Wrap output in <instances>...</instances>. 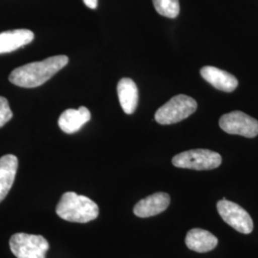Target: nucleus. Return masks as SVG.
I'll return each instance as SVG.
<instances>
[{"label":"nucleus","mask_w":258,"mask_h":258,"mask_svg":"<svg viewBox=\"0 0 258 258\" xmlns=\"http://www.w3.org/2000/svg\"><path fill=\"white\" fill-rule=\"evenodd\" d=\"M68 61V56L59 55L47 57L42 61H35L22 65L16 68L10 74L9 81L19 87H38L60 71L67 65Z\"/></svg>","instance_id":"1"},{"label":"nucleus","mask_w":258,"mask_h":258,"mask_svg":"<svg viewBox=\"0 0 258 258\" xmlns=\"http://www.w3.org/2000/svg\"><path fill=\"white\" fill-rule=\"evenodd\" d=\"M55 212L65 221L88 223L99 216L100 211L90 198L69 191L62 194Z\"/></svg>","instance_id":"2"},{"label":"nucleus","mask_w":258,"mask_h":258,"mask_svg":"<svg viewBox=\"0 0 258 258\" xmlns=\"http://www.w3.org/2000/svg\"><path fill=\"white\" fill-rule=\"evenodd\" d=\"M197 109L196 101L186 95H177L161 106L155 113L158 123L166 125L186 119Z\"/></svg>","instance_id":"3"},{"label":"nucleus","mask_w":258,"mask_h":258,"mask_svg":"<svg viewBox=\"0 0 258 258\" xmlns=\"http://www.w3.org/2000/svg\"><path fill=\"white\" fill-rule=\"evenodd\" d=\"M219 153L209 149H191L177 154L172 159L173 166L194 170H211L221 165Z\"/></svg>","instance_id":"4"},{"label":"nucleus","mask_w":258,"mask_h":258,"mask_svg":"<svg viewBox=\"0 0 258 258\" xmlns=\"http://www.w3.org/2000/svg\"><path fill=\"white\" fill-rule=\"evenodd\" d=\"M10 248L17 258H46L50 246L41 235L20 232L12 235Z\"/></svg>","instance_id":"5"},{"label":"nucleus","mask_w":258,"mask_h":258,"mask_svg":"<svg viewBox=\"0 0 258 258\" xmlns=\"http://www.w3.org/2000/svg\"><path fill=\"white\" fill-rule=\"evenodd\" d=\"M219 125L231 135H240L246 138H254L258 135V120L241 111H232L223 115L219 120Z\"/></svg>","instance_id":"6"},{"label":"nucleus","mask_w":258,"mask_h":258,"mask_svg":"<svg viewBox=\"0 0 258 258\" xmlns=\"http://www.w3.org/2000/svg\"><path fill=\"white\" fill-rule=\"evenodd\" d=\"M217 211L224 221L241 233L249 234L253 230L251 217L239 205L224 198L217 203Z\"/></svg>","instance_id":"7"},{"label":"nucleus","mask_w":258,"mask_h":258,"mask_svg":"<svg viewBox=\"0 0 258 258\" xmlns=\"http://www.w3.org/2000/svg\"><path fill=\"white\" fill-rule=\"evenodd\" d=\"M170 204V196L166 192H157L140 200L134 207V214L141 218L155 216L165 212Z\"/></svg>","instance_id":"8"},{"label":"nucleus","mask_w":258,"mask_h":258,"mask_svg":"<svg viewBox=\"0 0 258 258\" xmlns=\"http://www.w3.org/2000/svg\"><path fill=\"white\" fill-rule=\"evenodd\" d=\"M200 73L206 82L224 92H232L238 86V81L234 76L219 68L205 66L200 70Z\"/></svg>","instance_id":"9"},{"label":"nucleus","mask_w":258,"mask_h":258,"mask_svg":"<svg viewBox=\"0 0 258 258\" xmlns=\"http://www.w3.org/2000/svg\"><path fill=\"white\" fill-rule=\"evenodd\" d=\"M34 38V33L27 29H17L0 33V54L16 51L30 44Z\"/></svg>","instance_id":"10"},{"label":"nucleus","mask_w":258,"mask_h":258,"mask_svg":"<svg viewBox=\"0 0 258 258\" xmlns=\"http://www.w3.org/2000/svg\"><path fill=\"white\" fill-rule=\"evenodd\" d=\"M91 119L88 108L81 106L79 109H67L58 119V126L67 134L78 132L83 125Z\"/></svg>","instance_id":"11"},{"label":"nucleus","mask_w":258,"mask_h":258,"mask_svg":"<svg viewBox=\"0 0 258 258\" xmlns=\"http://www.w3.org/2000/svg\"><path fill=\"white\" fill-rule=\"evenodd\" d=\"M19 167V160L8 154L0 158V203L6 198L12 188Z\"/></svg>","instance_id":"12"},{"label":"nucleus","mask_w":258,"mask_h":258,"mask_svg":"<svg viewBox=\"0 0 258 258\" xmlns=\"http://www.w3.org/2000/svg\"><path fill=\"white\" fill-rule=\"evenodd\" d=\"M185 245L191 250L197 252H208L215 249L218 239L212 232L202 229H192L186 233Z\"/></svg>","instance_id":"13"},{"label":"nucleus","mask_w":258,"mask_h":258,"mask_svg":"<svg viewBox=\"0 0 258 258\" xmlns=\"http://www.w3.org/2000/svg\"><path fill=\"white\" fill-rule=\"evenodd\" d=\"M117 91L123 112L128 115L133 114L137 108L139 101L138 87L136 83L129 78H122L118 83Z\"/></svg>","instance_id":"14"},{"label":"nucleus","mask_w":258,"mask_h":258,"mask_svg":"<svg viewBox=\"0 0 258 258\" xmlns=\"http://www.w3.org/2000/svg\"><path fill=\"white\" fill-rule=\"evenodd\" d=\"M157 13L168 19H175L180 13L179 0H152Z\"/></svg>","instance_id":"15"},{"label":"nucleus","mask_w":258,"mask_h":258,"mask_svg":"<svg viewBox=\"0 0 258 258\" xmlns=\"http://www.w3.org/2000/svg\"><path fill=\"white\" fill-rule=\"evenodd\" d=\"M13 118V112L10 108L6 98L0 96V127L4 126Z\"/></svg>","instance_id":"16"},{"label":"nucleus","mask_w":258,"mask_h":258,"mask_svg":"<svg viewBox=\"0 0 258 258\" xmlns=\"http://www.w3.org/2000/svg\"><path fill=\"white\" fill-rule=\"evenodd\" d=\"M83 2L90 9H97L98 7V0H83Z\"/></svg>","instance_id":"17"}]
</instances>
